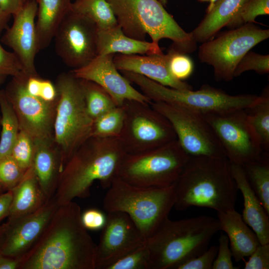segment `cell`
<instances>
[{"mask_svg":"<svg viewBox=\"0 0 269 269\" xmlns=\"http://www.w3.org/2000/svg\"><path fill=\"white\" fill-rule=\"evenodd\" d=\"M20 260L0 253V269H18Z\"/></svg>","mask_w":269,"mask_h":269,"instance_id":"48","label":"cell"},{"mask_svg":"<svg viewBox=\"0 0 269 269\" xmlns=\"http://www.w3.org/2000/svg\"><path fill=\"white\" fill-rule=\"evenodd\" d=\"M71 8L92 21L99 30L118 24L113 10L107 0H74Z\"/></svg>","mask_w":269,"mask_h":269,"instance_id":"29","label":"cell"},{"mask_svg":"<svg viewBox=\"0 0 269 269\" xmlns=\"http://www.w3.org/2000/svg\"><path fill=\"white\" fill-rule=\"evenodd\" d=\"M114 55H98L86 65L70 72L77 78L100 85L111 96L118 106H122L126 100L150 104L151 101L119 72L113 62Z\"/></svg>","mask_w":269,"mask_h":269,"instance_id":"18","label":"cell"},{"mask_svg":"<svg viewBox=\"0 0 269 269\" xmlns=\"http://www.w3.org/2000/svg\"><path fill=\"white\" fill-rule=\"evenodd\" d=\"M230 163L233 178L243 197V220L255 232L260 244H268L269 215L250 186L242 166Z\"/></svg>","mask_w":269,"mask_h":269,"instance_id":"21","label":"cell"},{"mask_svg":"<svg viewBox=\"0 0 269 269\" xmlns=\"http://www.w3.org/2000/svg\"><path fill=\"white\" fill-rule=\"evenodd\" d=\"M189 158L176 139L142 152L126 153L117 177L138 186H170L177 180Z\"/></svg>","mask_w":269,"mask_h":269,"instance_id":"9","label":"cell"},{"mask_svg":"<svg viewBox=\"0 0 269 269\" xmlns=\"http://www.w3.org/2000/svg\"><path fill=\"white\" fill-rule=\"evenodd\" d=\"M173 187L177 210L192 206L217 212L235 209L238 189L227 158L189 156Z\"/></svg>","mask_w":269,"mask_h":269,"instance_id":"3","label":"cell"},{"mask_svg":"<svg viewBox=\"0 0 269 269\" xmlns=\"http://www.w3.org/2000/svg\"><path fill=\"white\" fill-rule=\"evenodd\" d=\"M58 94L55 84L47 79H42L39 98L48 102H56Z\"/></svg>","mask_w":269,"mask_h":269,"instance_id":"45","label":"cell"},{"mask_svg":"<svg viewBox=\"0 0 269 269\" xmlns=\"http://www.w3.org/2000/svg\"><path fill=\"white\" fill-rule=\"evenodd\" d=\"M123 129L119 138L127 153L152 149L177 139L168 120L150 104L126 100Z\"/></svg>","mask_w":269,"mask_h":269,"instance_id":"10","label":"cell"},{"mask_svg":"<svg viewBox=\"0 0 269 269\" xmlns=\"http://www.w3.org/2000/svg\"><path fill=\"white\" fill-rule=\"evenodd\" d=\"M5 192L4 190L0 186V194Z\"/></svg>","mask_w":269,"mask_h":269,"instance_id":"53","label":"cell"},{"mask_svg":"<svg viewBox=\"0 0 269 269\" xmlns=\"http://www.w3.org/2000/svg\"><path fill=\"white\" fill-rule=\"evenodd\" d=\"M97 52L98 55L163 54L159 44L139 40L127 36L118 24L105 29H98Z\"/></svg>","mask_w":269,"mask_h":269,"instance_id":"24","label":"cell"},{"mask_svg":"<svg viewBox=\"0 0 269 269\" xmlns=\"http://www.w3.org/2000/svg\"><path fill=\"white\" fill-rule=\"evenodd\" d=\"M264 74L269 72V55H262L249 51L241 59L234 71V77L248 71Z\"/></svg>","mask_w":269,"mask_h":269,"instance_id":"39","label":"cell"},{"mask_svg":"<svg viewBox=\"0 0 269 269\" xmlns=\"http://www.w3.org/2000/svg\"><path fill=\"white\" fill-rule=\"evenodd\" d=\"M218 246L213 245L198 256L179 265L176 269H212Z\"/></svg>","mask_w":269,"mask_h":269,"instance_id":"41","label":"cell"},{"mask_svg":"<svg viewBox=\"0 0 269 269\" xmlns=\"http://www.w3.org/2000/svg\"><path fill=\"white\" fill-rule=\"evenodd\" d=\"M12 199V190L0 194V222L8 216Z\"/></svg>","mask_w":269,"mask_h":269,"instance_id":"46","label":"cell"},{"mask_svg":"<svg viewBox=\"0 0 269 269\" xmlns=\"http://www.w3.org/2000/svg\"><path fill=\"white\" fill-rule=\"evenodd\" d=\"M124 118L123 106H116L94 120L91 136L119 138L123 129Z\"/></svg>","mask_w":269,"mask_h":269,"instance_id":"33","label":"cell"},{"mask_svg":"<svg viewBox=\"0 0 269 269\" xmlns=\"http://www.w3.org/2000/svg\"><path fill=\"white\" fill-rule=\"evenodd\" d=\"M34 140L35 154L33 167L47 197L54 196L62 169L60 151L53 137Z\"/></svg>","mask_w":269,"mask_h":269,"instance_id":"22","label":"cell"},{"mask_svg":"<svg viewBox=\"0 0 269 269\" xmlns=\"http://www.w3.org/2000/svg\"><path fill=\"white\" fill-rule=\"evenodd\" d=\"M35 154L33 138L20 130L13 146L10 155L25 171L33 165Z\"/></svg>","mask_w":269,"mask_h":269,"instance_id":"34","label":"cell"},{"mask_svg":"<svg viewBox=\"0 0 269 269\" xmlns=\"http://www.w3.org/2000/svg\"><path fill=\"white\" fill-rule=\"evenodd\" d=\"M0 160L10 155L20 130L14 110L4 91L0 90Z\"/></svg>","mask_w":269,"mask_h":269,"instance_id":"30","label":"cell"},{"mask_svg":"<svg viewBox=\"0 0 269 269\" xmlns=\"http://www.w3.org/2000/svg\"><path fill=\"white\" fill-rule=\"evenodd\" d=\"M150 105L170 123L177 141L189 156L227 158L215 133L203 114L162 102L151 101Z\"/></svg>","mask_w":269,"mask_h":269,"instance_id":"12","label":"cell"},{"mask_svg":"<svg viewBox=\"0 0 269 269\" xmlns=\"http://www.w3.org/2000/svg\"><path fill=\"white\" fill-rule=\"evenodd\" d=\"M6 227V223L0 225V250L4 242Z\"/></svg>","mask_w":269,"mask_h":269,"instance_id":"50","label":"cell"},{"mask_svg":"<svg viewBox=\"0 0 269 269\" xmlns=\"http://www.w3.org/2000/svg\"><path fill=\"white\" fill-rule=\"evenodd\" d=\"M199 0L200 1H209L210 2L209 5L208 7L207 8L206 12H208V11H210L212 8V7H213V6L215 4V3H216V2L217 1H218V0Z\"/></svg>","mask_w":269,"mask_h":269,"instance_id":"51","label":"cell"},{"mask_svg":"<svg viewBox=\"0 0 269 269\" xmlns=\"http://www.w3.org/2000/svg\"><path fill=\"white\" fill-rule=\"evenodd\" d=\"M79 79L87 110L93 120L118 106L111 96L100 85L91 81Z\"/></svg>","mask_w":269,"mask_h":269,"instance_id":"32","label":"cell"},{"mask_svg":"<svg viewBox=\"0 0 269 269\" xmlns=\"http://www.w3.org/2000/svg\"><path fill=\"white\" fill-rule=\"evenodd\" d=\"M107 213L96 247L95 269H105L146 242L145 236L126 213L120 211Z\"/></svg>","mask_w":269,"mask_h":269,"instance_id":"16","label":"cell"},{"mask_svg":"<svg viewBox=\"0 0 269 269\" xmlns=\"http://www.w3.org/2000/svg\"><path fill=\"white\" fill-rule=\"evenodd\" d=\"M55 85L58 97L53 138L61 154L63 168L80 146L91 136L94 120L87 110L79 79L70 72L63 73L58 76Z\"/></svg>","mask_w":269,"mask_h":269,"instance_id":"7","label":"cell"},{"mask_svg":"<svg viewBox=\"0 0 269 269\" xmlns=\"http://www.w3.org/2000/svg\"><path fill=\"white\" fill-rule=\"evenodd\" d=\"M269 37L268 29L246 23L202 43L198 58L213 67L216 79L229 81L234 77L235 68L244 56Z\"/></svg>","mask_w":269,"mask_h":269,"instance_id":"11","label":"cell"},{"mask_svg":"<svg viewBox=\"0 0 269 269\" xmlns=\"http://www.w3.org/2000/svg\"></svg>","mask_w":269,"mask_h":269,"instance_id":"55","label":"cell"},{"mask_svg":"<svg viewBox=\"0 0 269 269\" xmlns=\"http://www.w3.org/2000/svg\"><path fill=\"white\" fill-rule=\"evenodd\" d=\"M168 67L171 74L176 79L183 81L189 78L193 71V63L187 54L172 48L167 53Z\"/></svg>","mask_w":269,"mask_h":269,"instance_id":"38","label":"cell"},{"mask_svg":"<svg viewBox=\"0 0 269 269\" xmlns=\"http://www.w3.org/2000/svg\"><path fill=\"white\" fill-rule=\"evenodd\" d=\"M26 171L10 155L0 160V186L4 191L13 189L20 182Z\"/></svg>","mask_w":269,"mask_h":269,"instance_id":"37","label":"cell"},{"mask_svg":"<svg viewBox=\"0 0 269 269\" xmlns=\"http://www.w3.org/2000/svg\"><path fill=\"white\" fill-rule=\"evenodd\" d=\"M29 75L22 72L12 77L4 91L17 117L19 129L33 139L53 137L56 102H48L27 92L25 81Z\"/></svg>","mask_w":269,"mask_h":269,"instance_id":"15","label":"cell"},{"mask_svg":"<svg viewBox=\"0 0 269 269\" xmlns=\"http://www.w3.org/2000/svg\"><path fill=\"white\" fill-rule=\"evenodd\" d=\"M105 269H151L149 251L145 243L122 257Z\"/></svg>","mask_w":269,"mask_h":269,"instance_id":"35","label":"cell"},{"mask_svg":"<svg viewBox=\"0 0 269 269\" xmlns=\"http://www.w3.org/2000/svg\"><path fill=\"white\" fill-rule=\"evenodd\" d=\"M123 32L144 40L146 34L158 44L163 38L173 42L172 48L186 54L196 50L197 43L168 13L158 0H107Z\"/></svg>","mask_w":269,"mask_h":269,"instance_id":"5","label":"cell"},{"mask_svg":"<svg viewBox=\"0 0 269 269\" xmlns=\"http://www.w3.org/2000/svg\"><path fill=\"white\" fill-rule=\"evenodd\" d=\"M59 206L53 196L37 211L14 221H7L0 253L20 260L39 239Z\"/></svg>","mask_w":269,"mask_h":269,"instance_id":"17","label":"cell"},{"mask_svg":"<svg viewBox=\"0 0 269 269\" xmlns=\"http://www.w3.org/2000/svg\"><path fill=\"white\" fill-rule=\"evenodd\" d=\"M163 5H165L167 2V0H159Z\"/></svg>","mask_w":269,"mask_h":269,"instance_id":"52","label":"cell"},{"mask_svg":"<svg viewBox=\"0 0 269 269\" xmlns=\"http://www.w3.org/2000/svg\"><path fill=\"white\" fill-rule=\"evenodd\" d=\"M22 0H0V7L8 15L17 13L23 4Z\"/></svg>","mask_w":269,"mask_h":269,"instance_id":"47","label":"cell"},{"mask_svg":"<svg viewBox=\"0 0 269 269\" xmlns=\"http://www.w3.org/2000/svg\"><path fill=\"white\" fill-rule=\"evenodd\" d=\"M113 62L119 71L141 75L161 85L180 90L193 89L191 85L175 78L168 67V55L115 54Z\"/></svg>","mask_w":269,"mask_h":269,"instance_id":"20","label":"cell"},{"mask_svg":"<svg viewBox=\"0 0 269 269\" xmlns=\"http://www.w3.org/2000/svg\"><path fill=\"white\" fill-rule=\"evenodd\" d=\"M130 82L139 87L151 101L179 105L203 114L222 113L250 107L258 96L253 94L231 95L209 85L197 90H180L161 85L141 75L121 71Z\"/></svg>","mask_w":269,"mask_h":269,"instance_id":"8","label":"cell"},{"mask_svg":"<svg viewBox=\"0 0 269 269\" xmlns=\"http://www.w3.org/2000/svg\"><path fill=\"white\" fill-rule=\"evenodd\" d=\"M37 4L35 22L39 50L47 47L66 14L73 0H36Z\"/></svg>","mask_w":269,"mask_h":269,"instance_id":"27","label":"cell"},{"mask_svg":"<svg viewBox=\"0 0 269 269\" xmlns=\"http://www.w3.org/2000/svg\"><path fill=\"white\" fill-rule=\"evenodd\" d=\"M98 32L92 21L71 8L54 37L57 55L73 69L86 65L98 55Z\"/></svg>","mask_w":269,"mask_h":269,"instance_id":"14","label":"cell"},{"mask_svg":"<svg viewBox=\"0 0 269 269\" xmlns=\"http://www.w3.org/2000/svg\"><path fill=\"white\" fill-rule=\"evenodd\" d=\"M10 15L4 12L0 7V31L3 29H7V23Z\"/></svg>","mask_w":269,"mask_h":269,"instance_id":"49","label":"cell"},{"mask_svg":"<svg viewBox=\"0 0 269 269\" xmlns=\"http://www.w3.org/2000/svg\"><path fill=\"white\" fill-rule=\"evenodd\" d=\"M246 262L245 269H269V243L260 244Z\"/></svg>","mask_w":269,"mask_h":269,"instance_id":"43","label":"cell"},{"mask_svg":"<svg viewBox=\"0 0 269 269\" xmlns=\"http://www.w3.org/2000/svg\"><path fill=\"white\" fill-rule=\"evenodd\" d=\"M269 0H246L239 13L227 25L234 28L254 23L260 15H269Z\"/></svg>","mask_w":269,"mask_h":269,"instance_id":"36","label":"cell"},{"mask_svg":"<svg viewBox=\"0 0 269 269\" xmlns=\"http://www.w3.org/2000/svg\"><path fill=\"white\" fill-rule=\"evenodd\" d=\"M175 203L173 184L165 187H146L128 183L116 177L103 201L107 212L126 213L146 239L168 219Z\"/></svg>","mask_w":269,"mask_h":269,"instance_id":"6","label":"cell"},{"mask_svg":"<svg viewBox=\"0 0 269 269\" xmlns=\"http://www.w3.org/2000/svg\"><path fill=\"white\" fill-rule=\"evenodd\" d=\"M11 190L12 199L8 221L37 211L48 199L37 179L33 165L26 170L21 180Z\"/></svg>","mask_w":269,"mask_h":269,"instance_id":"25","label":"cell"},{"mask_svg":"<svg viewBox=\"0 0 269 269\" xmlns=\"http://www.w3.org/2000/svg\"><path fill=\"white\" fill-rule=\"evenodd\" d=\"M22 72L23 67L18 57L14 52L5 50L0 43V85L7 77L16 76Z\"/></svg>","mask_w":269,"mask_h":269,"instance_id":"40","label":"cell"},{"mask_svg":"<svg viewBox=\"0 0 269 269\" xmlns=\"http://www.w3.org/2000/svg\"><path fill=\"white\" fill-rule=\"evenodd\" d=\"M37 10L36 0L24 2L13 15V23L2 38L18 57L23 72L29 76L38 75L35 66V55L39 51L35 21Z\"/></svg>","mask_w":269,"mask_h":269,"instance_id":"19","label":"cell"},{"mask_svg":"<svg viewBox=\"0 0 269 269\" xmlns=\"http://www.w3.org/2000/svg\"><path fill=\"white\" fill-rule=\"evenodd\" d=\"M221 231H224L229 239L230 250L237 262L249 257L260 244L255 232L244 221L241 214L235 209L217 212Z\"/></svg>","mask_w":269,"mask_h":269,"instance_id":"23","label":"cell"},{"mask_svg":"<svg viewBox=\"0 0 269 269\" xmlns=\"http://www.w3.org/2000/svg\"><path fill=\"white\" fill-rule=\"evenodd\" d=\"M219 231L218 219L209 216L177 221L168 218L146 240L151 269H176L204 252Z\"/></svg>","mask_w":269,"mask_h":269,"instance_id":"4","label":"cell"},{"mask_svg":"<svg viewBox=\"0 0 269 269\" xmlns=\"http://www.w3.org/2000/svg\"><path fill=\"white\" fill-rule=\"evenodd\" d=\"M203 115L230 163L242 166L260 159L266 152L245 109Z\"/></svg>","mask_w":269,"mask_h":269,"instance_id":"13","label":"cell"},{"mask_svg":"<svg viewBox=\"0 0 269 269\" xmlns=\"http://www.w3.org/2000/svg\"><path fill=\"white\" fill-rule=\"evenodd\" d=\"M250 186L269 215V157L265 152L259 159L242 165Z\"/></svg>","mask_w":269,"mask_h":269,"instance_id":"28","label":"cell"},{"mask_svg":"<svg viewBox=\"0 0 269 269\" xmlns=\"http://www.w3.org/2000/svg\"><path fill=\"white\" fill-rule=\"evenodd\" d=\"M118 137L91 136L76 150L62 168L54 195L59 206L76 198L90 195V188L96 180L104 188H109L117 177L125 155Z\"/></svg>","mask_w":269,"mask_h":269,"instance_id":"2","label":"cell"},{"mask_svg":"<svg viewBox=\"0 0 269 269\" xmlns=\"http://www.w3.org/2000/svg\"><path fill=\"white\" fill-rule=\"evenodd\" d=\"M106 220L107 215L97 209H89L81 213V221L87 230H102L106 224Z\"/></svg>","mask_w":269,"mask_h":269,"instance_id":"44","label":"cell"},{"mask_svg":"<svg viewBox=\"0 0 269 269\" xmlns=\"http://www.w3.org/2000/svg\"><path fill=\"white\" fill-rule=\"evenodd\" d=\"M80 206L60 205L18 269H95L97 245L81 221Z\"/></svg>","mask_w":269,"mask_h":269,"instance_id":"1","label":"cell"},{"mask_svg":"<svg viewBox=\"0 0 269 269\" xmlns=\"http://www.w3.org/2000/svg\"><path fill=\"white\" fill-rule=\"evenodd\" d=\"M246 0H218L199 24L190 32L194 40L203 43L212 38L239 13Z\"/></svg>","mask_w":269,"mask_h":269,"instance_id":"26","label":"cell"},{"mask_svg":"<svg viewBox=\"0 0 269 269\" xmlns=\"http://www.w3.org/2000/svg\"><path fill=\"white\" fill-rule=\"evenodd\" d=\"M22 0L23 2L24 3V2H26V1H28V0Z\"/></svg>","mask_w":269,"mask_h":269,"instance_id":"54","label":"cell"},{"mask_svg":"<svg viewBox=\"0 0 269 269\" xmlns=\"http://www.w3.org/2000/svg\"><path fill=\"white\" fill-rule=\"evenodd\" d=\"M219 245L212 269H236L232 262V254L227 235L221 233L218 239Z\"/></svg>","mask_w":269,"mask_h":269,"instance_id":"42","label":"cell"},{"mask_svg":"<svg viewBox=\"0 0 269 269\" xmlns=\"http://www.w3.org/2000/svg\"><path fill=\"white\" fill-rule=\"evenodd\" d=\"M250 122L259 138L264 152L269 149V90L258 96L255 102L245 109Z\"/></svg>","mask_w":269,"mask_h":269,"instance_id":"31","label":"cell"}]
</instances>
